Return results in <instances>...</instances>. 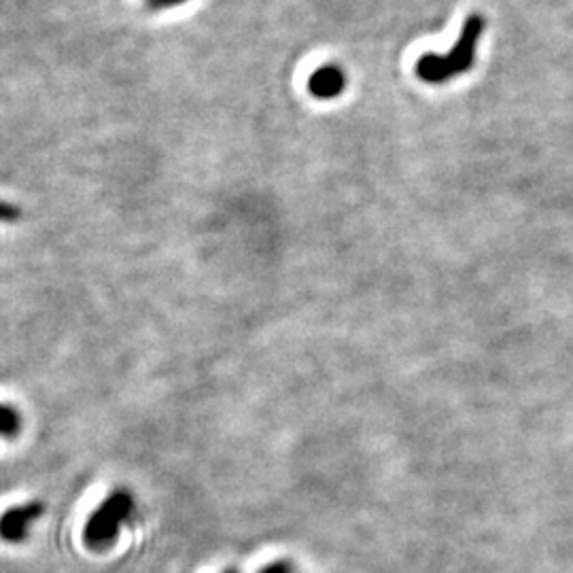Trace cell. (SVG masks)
I'll return each instance as SVG.
<instances>
[{"mask_svg":"<svg viewBox=\"0 0 573 573\" xmlns=\"http://www.w3.org/2000/svg\"><path fill=\"white\" fill-rule=\"evenodd\" d=\"M482 34V17H467L459 43L444 56L425 54L416 62V75L425 83H446L448 79L459 77L470 71L476 62V47Z\"/></svg>","mask_w":573,"mask_h":573,"instance_id":"cell-1","label":"cell"},{"mask_svg":"<svg viewBox=\"0 0 573 573\" xmlns=\"http://www.w3.org/2000/svg\"><path fill=\"white\" fill-rule=\"evenodd\" d=\"M134 512V499L128 491H113L104 499L98 510L90 516L83 531V540L92 550H107L119 537Z\"/></svg>","mask_w":573,"mask_h":573,"instance_id":"cell-2","label":"cell"},{"mask_svg":"<svg viewBox=\"0 0 573 573\" xmlns=\"http://www.w3.org/2000/svg\"><path fill=\"white\" fill-rule=\"evenodd\" d=\"M43 514V506L39 501H30L26 506L9 508L3 516H0V537L5 542L20 544L28 537V529L32 527L34 520H39Z\"/></svg>","mask_w":573,"mask_h":573,"instance_id":"cell-3","label":"cell"},{"mask_svg":"<svg viewBox=\"0 0 573 573\" xmlns=\"http://www.w3.org/2000/svg\"><path fill=\"white\" fill-rule=\"evenodd\" d=\"M346 90V73L338 64H323L308 77V92L317 100H334Z\"/></svg>","mask_w":573,"mask_h":573,"instance_id":"cell-4","label":"cell"},{"mask_svg":"<svg viewBox=\"0 0 573 573\" xmlns=\"http://www.w3.org/2000/svg\"><path fill=\"white\" fill-rule=\"evenodd\" d=\"M22 429V416L11 406H0V438H17Z\"/></svg>","mask_w":573,"mask_h":573,"instance_id":"cell-5","label":"cell"},{"mask_svg":"<svg viewBox=\"0 0 573 573\" xmlns=\"http://www.w3.org/2000/svg\"><path fill=\"white\" fill-rule=\"evenodd\" d=\"M189 0H145V5L153 11H172L187 5Z\"/></svg>","mask_w":573,"mask_h":573,"instance_id":"cell-6","label":"cell"},{"mask_svg":"<svg viewBox=\"0 0 573 573\" xmlns=\"http://www.w3.org/2000/svg\"><path fill=\"white\" fill-rule=\"evenodd\" d=\"M20 208H17L15 204H9V202H3L0 200V223H11V221H17L20 219Z\"/></svg>","mask_w":573,"mask_h":573,"instance_id":"cell-7","label":"cell"},{"mask_svg":"<svg viewBox=\"0 0 573 573\" xmlns=\"http://www.w3.org/2000/svg\"><path fill=\"white\" fill-rule=\"evenodd\" d=\"M259 573H293V567L287 561H274V563L266 565Z\"/></svg>","mask_w":573,"mask_h":573,"instance_id":"cell-8","label":"cell"},{"mask_svg":"<svg viewBox=\"0 0 573 573\" xmlns=\"http://www.w3.org/2000/svg\"><path fill=\"white\" fill-rule=\"evenodd\" d=\"M225 573H236V571H225Z\"/></svg>","mask_w":573,"mask_h":573,"instance_id":"cell-9","label":"cell"}]
</instances>
